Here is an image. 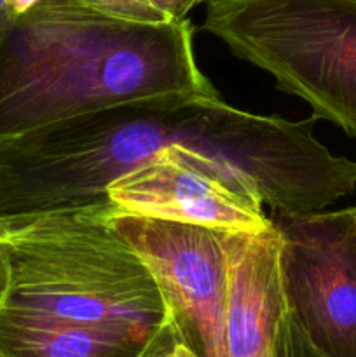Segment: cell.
<instances>
[{"mask_svg":"<svg viewBox=\"0 0 356 357\" xmlns=\"http://www.w3.org/2000/svg\"><path fill=\"white\" fill-rule=\"evenodd\" d=\"M77 2L121 20L136 21V23H159L147 0H77Z\"/></svg>","mask_w":356,"mask_h":357,"instance_id":"obj_11","label":"cell"},{"mask_svg":"<svg viewBox=\"0 0 356 357\" xmlns=\"http://www.w3.org/2000/svg\"><path fill=\"white\" fill-rule=\"evenodd\" d=\"M272 357H323L311 345L295 317L286 309L278 326Z\"/></svg>","mask_w":356,"mask_h":357,"instance_id":"obj_10","label":"cell"},{"mask_svg":"<svg viewBox=\"0 0 356 357\" xmlns=\"http://www.w3.org/2000/svg\"><path fill=\"white\" fill-rule=\"evenodd\" d=\"M38 2L40 0H6L7 13H9V16H20V14L30 10L34 6H37Z\"/></svg>","mask_w":356,"mask_h":357,"instance_id":"obj_14","label":"cell"},{"mask_svg":"<svg viewBox=\"0 0 356 357\" xmlns=\"http://www.w3.org/2000/svg\"><path fill=\"white\" fill-rule=\"evenodd\" d=\"M173 357H199V356L195 354V352L192 351L184 340H181L180 333H178L177 344H175V349H173Z\"/></svg>","mask_w":356,"mask_h":357,"instance_id":"obj_15","label":"cell"},{"mask_svg":"<svg viewBox=\"0 0 356 357\" xmlns=\"http://www.w3.org/2000/svg\"><path fill=\"white\" fill-rule=\"evenodd\" d=\"M178 330L173 319L168 321L149 342L140 357H173V349L177 344Z\"/></svg>","mask_w":356,"mask_h":357,"instance_id":"obj_13","label":"cell"},{"mask_svg":"<svg viewBox=\"0 0 356 357\" xmlns=\"http://www.w3.org/2000/svg\"><path fill=\"white\" fill-rule=\"evenodd\" d=\"M7 230H9V227H7L6 223H0V241H2L3 237H6Z\"/></svg>","mask_w":356,"mask_h":357,"instance_id":"obj_17","label":"cell"},{"mask_svg":"<svg viewBox=\"0 0 356 357\" xmlns=\"http://www.w3.org/2000/svg\"><path fill=\"white\" fill-rule=\"evenodd\" d=\"M349 211H351L353 218H355V223H356V206H353V208H349Z\"/></svg>","mask_w":356,"mask_h":357,"instance_id":"obj_18","label":"cell"},{"mask_svg":"<svg viewBox=\"0 0 356 357\" xmlns=\"http://www.w3.org/2000/svg\"><path fill=\"white\" fill-rule=\"evenodd\" d=\"M194 26L136 23L77 0H40L0 30V143L126 101L216 93Z\"/></svg>","mask_w":356,"mask_h":357,"instance_id":"obj_2","label":"cell"},{"mask_svg":"<svg viewBox=\"0 0 356 357\" xmlns=\"http://www.w3.org/2000/svg\"><path fill=\"white\" fill-rule=\"evenodd\" d=\"M202 2H208V0H147V3L156 13L159 23L185 20L187 14Z\"/></svg>","mask_w":356,"mask_h":357,"instance_id":"obj_12","label":"cell"},{"mask_svg":"<svg viewBox=\"0 0 356 357\" xmlns=\"http://www.w3.org/2000/svg\"><path fill=\"white\" fill-rule=\"evenodd\" d=\"M7 20H9V13H7L6 0H0V30H2V26L6 24Z\"/></svg>","mask_w":356,"mask_h":357,"instance_id":"obj_16","label":"cell"},{"mask_svg":"<svg viewBox=\"0 0 356 357\" xmlns=\"http://www.w3.org/2000/svg\"><path fill=\"white\" fill-rule=\"evenodd\" d=\"M110 225L152 272L181 340L225 357L227 267L220 230L110 213Z\"/></svg>","mask_w":356,"mask_h":357,"instance_id":"obj_6","label":"cell"},{"mask_svg":"<svg viewBox=\"0 0 356 357\" xmlns=\"http://www.w3.org/2000/svg\"><path fill=\"white\" fill-rule=\"evenodd\" d=\"M114 213L206 227L222 232H262L272 225L264 202L227 180L184 145H170L107 187Z\"/></svg>","mask_w":356,"mask_h":357,"instance_id":"obj_7","label":"cell"},{"mask_svg":"<svg viewBox=\"0 0 356 357\" xmlns=\"http://www.w3.org/2000/svg\"><path fill=\"white\" fill-rule=\"evenodd\" d=\"M112 204L45 213L0 241V305L150 340L171 314L152 272L110 225Z\"/></svg>","mask_w":356,"mask_h":357,"instance_id":"obj_3","label":"cell"},{"mask_svg":"<svg viewBox=\"0 0 356 357\" xmlns=\"http://www.w3.org/2000/svg\"><path fill=\"white\" fill-rule=\"evenodd\" d=\"M0 289H2V267H0Z\"/></svg>","mask_w":356,"mask_h":357,"instance_id":"obj_19","label":"cell"},{"mask_svg":"<svg viewBox=\"0 0 356 357\" xmlns=\"http://www.w3.org/2000/svg\"><path fill=\"white\" fill-rule=\"evenodd\" d=\"M272 220L281 234L286 309L321 356L356 357V223L349 208Z\"/></svg>","mask_w":356,"mask_h":357,"instance_id":"obj_5","label":"cell"},{"mask_svg":"<svg viewBox=\"0 0 356 357\" xmlns=\"http://www.w3.org/2000/svg\"><path fill=\"white\" fill-rule=\"evenodd\" d=\"M147 342L0 305V357H140Z\"/></svg>","mask_w":356,"mask_h":357,"instance_id":"obj_9","label":"cell"},{"mask_svg":"<svg viewBox=\"0 0 356 357\" xmlns=\"http://www.w3.org/2000/svg\"><path fill=\"white\" fill-rule=\"evenodd\" d=\"M202 30L356 138V0H208Z\"/></svg>","mask_w":356,"mask_h":357,"instance_id":"obj_4","label":"cell"},{"mask_svg":"<svg viewBox=\"0 0 356 357\" xmlns=\"http://www.w3.org/2000/svg\"><path fill=\"white\" fill-rule=\"evenodd\" d=\"M220 239L227 267L225 357H272L286 310L279 229L272 223L262 232L220 230Z\"/></svg>","mask_w":356,"mask_h":357,"instance_id":"obj_8","label":"cell"},{"mask_svg":"<svg viewBox=\"0 0 356 357\" xmlns=\"http://www.w3.org/2000/svg\"><path fill=\"white\" fill-rule=\"evenodd\" d=\"M288 121L227 105L218 93L126 101L0 143V223L108 204L107 187L170 145H184L276 216L325 211L356 190V162Z\"/></svg>","mask_w":356,"mask_h":357,"instance_id":"obj_1","label":"cell"}]
</instances>
